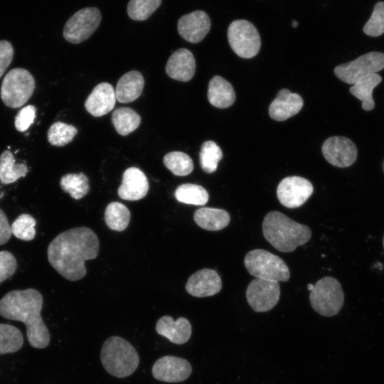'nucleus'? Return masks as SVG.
Returning a JSON list of instances; mask_svg holds the SVG:
<instances>
[{"instance_id":"22","label":"nucleus","mask_w":384,"mask_h":384,"mask_svg":"<svg viewBox=\"0 0 384 384\" xmlns=\"http://www.w3.org/2000/svg\"><path fill=\"white\" fill-rule=\"evenodd\" d=\"M144 85V78L139 71L127 72L117 82L114 90L116 100L121 103L134 101L141 95Z\"/></svg>"},{"instance_id":"29","label":"nucleus","mask_w":384,"mask_h":384,"mask_svg":"<svg viewBox=\"0 0 384 384\" xmlns=\"http://www.w3.org/2000/svg\"><path fill=\"white\" fill-rule=\"evenodd\" d=\"M60 188L70 196L78 200L87 195L90 191L88 178L83 174H68L60 181Z\"/></svg>"},{"instance_id":"25","label":"nucleus","mask_w":384,"mask_h":384,"mask_svg":"<svg viewBox=\"0 0 384 384\" xmlns=\"http://www.w3.org/2000/svg\"><path fill=\"white\" fill-rule=\"evenodd\" d=\"M381 81L380 75L373 73L361 78L350 88V92L362 102L364 110L370 111L375 107L373 90Z\"/></svg>"},{"instance_id":"1","label":"nucleus","mask_w":384,"mask_h":384,"mask_svg":"<svg viewBox=\"0 0 384 384\" xmlns=\"http://www.w3.org/2000/svg\"><path fill=\"white\" fill-rule=\"evenodd\" d=\"M99 240L93 230L78 227L58 235L47 250L50 265L64 278L77 281L86 274L85 262L99 252Z\"/></svg>"},{"instance_id":"9","label":"nucleus","mask_w":384,"mask_h":384,"mask_svg":"<svg viewBox=\"0 0 384 384\" xmlns=\"http://www.w3.org/2000/svg\"><path fill=\"white\" fill-rule=\"evenodd\" d=\"M101 20L102 15L97 8L82 9L68 20L63 28V36L71 43H80L95 31Z\"/></svg>"},{"instance_id":"35","label":"nucleus","mask_w":384,"mask_h":384,"mask_svg":"<svg viewBox=\"0 0 384 384\" xmlns=\"http://www.w3.org/2000/svg\"><path fill=\"white\" fill-rule=\"evenodd\" d=\"M161 0H130L127 14L134 21L147 19L161 5Z\"/></svg>"},{"instance_id":"6","label":"nucleus","mask_w":384,"mask_h":384,"mask_svg":"<svg viewBox=\"0 0 384 384\" xmlns=\"http://www.w3.org/2000/svg\"><path fill=\"white\" fill-rule=\"evenodd\" d=\"M35 80L29 71L17 68L11 70L4 77L1 87V98L11 108L23 105L32 96Z\"/></svg>"},{"instance_id":"2","label":"nucleus","mask_w":384,"mask_h":384,"mask_svg":"<svg viewBox=\"0 0 384 384\" xmlns=\"http://www.w3.org/2000/svg\"><path fill=\"white\" fill-rule=\"evenodd\" d=\"M43 302L42 294L33 288L12 290L0 299V315L24 323L28 341L37 348H46L50 342L49 331L41 316Z\"/></svg>"},{"instance_id":"18","label":"nucleus","mask_w":384,"mask_h":384,"mask_svg":"<svg viewBox=\"0 0 384 384\" xmlns=\"http://www.w3.org/2000/svg\"><path fill=\"white\" fill-rule=\"evenodd\" d=\"M115 91L108 82H101L95 87L85 102L86 110L94 117L103 116L114 108Z\"/></svg>"},{"instance_id":"33","label":"nucleus","mask_w":384,"mask_h":384,"mask_svg":"<svg viewBox=\"0 0 384 384\" xmlns=\"http://www.w3.org/2000/svg\"><path fill=\"white\" fill-rule=\"evenodd\" d=\"M77 133L75 127L62 122H56L48 131V141L53 146H63L71 142Z\"/></svg>"},{"instance_id":"10","label":"nucleus","mask_w":384,"mask_h":384,"mask_svg":"<svg viewBox=\"0 0 384 384\" xmlns=\"http://www.w3.org/2000/svg\"><path fill=\"white\" fill-rule=\"evenodd\" d=\"M384 68V53L370 52L334 68L336 76L346 83L353 85L358 79L377 73Z\"/></svg>"},{"instance_id":"31","label":"nucleus","mask_w":384,"mask_h":384,"mask_svg":"<svg viewBox=\"0 0 384 384\" xmlns=\"http://www.w3.org/2000/svg\"><path fill=\"white\" fill-rule=\"evenodd\" d=\"M23 337L16 327L0 324V354L14 353L23 346Z\"/></svg>"},{"instance_id":"21","label":"nucleus","mask_w":384,"mask_h":384,"mask_svg":"<svg viewBox=\"0 0 384 384\" xmlns=\"http://www.w3.org/2000/svg\"><path fill=\"white\" fill-rule=\"evenodd\" d=\"M156 330L159 334L176 344L185 343L191 335V325L188 320L183 317H179L174 321L169 316H164L158 320Z\"/></svg>"},{"instance_id":"44","label":"nucleus","mask_w":384,"mask_h":384,"mask_svg":"<svg viewBox=\"0 0 384 384\" xmlns=\"http://www.w3.org/2000/svg\"><path fill=\"white\" fill-rule=\"evenodd\" d=\"M383 246H384V238H383Z\"/></svg>"},{"instance_id":"28","label":"nucleus","mask_w":384,"mask_h":384,"mask_svg":"<svg viewBox=\"0 0 384 384\" xmlns=\"http://www.w3.org/2000/svg\"><path fill=\"white\" fill-rule=\"evenodd\" d=\"M130 211L122 203L112 202L105 211V220L109 228L122 231L127 228L130 220Z\"/></svg>"},{"instance_id":"41","label":"nucleus","mask_w":384,"mask_h":384,"mask_svg":"<svg viewBox=\"0 0 384 384\" xmlns=\"http://www.w3.org/2000/svg\"><path fill=\"white\" fill-rule=\"evenodd\" d=\"M11 225L5 213L0 208V245L6 243L11 236Z\"/></svg>"},{"instance_id":"32","label":"nucleus","mask_w":384,"mask_h":384,"mask_svg":"<svg viewBox=\"0 0 384 384\" xmlns=\"http://www.w3.org/2000/svg\"><path fill=\"white\" fill-rule=\"evenodd\" d=\"M164 164L176 176H186L193 170L191 158L182 151H172L164 157Z\"/></svg>"},{"instance_id":"13","label":"nucleus","mask_w":384,"mask_h":384,"mask_svg":"<svg viewBox=\"0 0 384 384\" xmlns=\"http://www.w3.org/2000/svg\"><path fill=\"white\" fill-rule=\"evenodd\" d=\"M322 154L331 164L337 167H348L356 160L358 150L355 144L344 137H331L322 145Z\"/></svg>"},{"instance_id":"40","label":"nucleus","mask_w":384,"mask_h":384,"mask_svg":"<svg viewBox=\"0 0 384 384\" xmlns=\"http://www.w3.org/2000/svg\"><path fill=\"white\" fill-rule=\"evenodd\" d=\"M14 57V48L7 41H0V78L11 64Z\"/></svg>"},{"instance_id":"27","label":"nucleus","mask_w":384,"mask_h":384,"mask_svg":"<svg viewBox=\"0 0 384 384\" xmlns=\"http://www.w3.org/2000/svg\"><path fill=\"white\" fill-rule=\"evenodd\" d=\"M112 122L118 134L126 136L138 128L141 117L131 108L119 107L113 112Z\"/></svg>"},{"instance_id":"38","label":"nucleus","mask_w":384,"mask_h":384,"mask_svg":"<svg viewBox=\"0 0 384 384\" xmlns=\"http://www.w3.org/2000/svg\"><path fill=\"white\" fill-rule=\"evenodd\" d=\"M17 269L14 255L6 250L0 251V283L10 278Z\"/></svg>"},{"instance_id":"20","label":"nucleus","mask_w":384,"mask_h":384,"mask_svg":"<svg viewBox=\"0 0 384 384\" xmlns=\"http://www.w3.org/2000/svg\"><path fill=\"white\" fill-rule=\"evenodd\" d=\"M303 104L299 95L282 89L270 105L269 115L276 121H284L297 114Z\"/></svg>"},{"instance_id":"36","label":"nucleus","mask_w":384,"mask_h":384,"mask_svg":"<svg viewBox=\"0 0 384 384\" xmlns=\"http://www.w3.org/2000/svg\"><path fill=\"white\" fill-rule=\"evenodd\" d=\"M36 221L32 215L23 213L11 224V233L20 240H32L36 236Z\"/></svg>"},{"instance_id":"11","label":"nucleus","mask_w":384,"mask_h":384,"mask_svg":"<svg viewBox=\"0 0 384 384\" xmlns=\"http://www.w3.org/2000/svg\"><path fill=\"white\" fill-rule=\"evenodd\" d=\"M280 288L278 282L255 278L246 290L247 301L256 312L272 309L279 302Z\"/></svg>"},{"instance_id":"30","label":"nucleus","mask_w":384,"mask_h":384,"mask_svg":"<svg viewBox=\"0 0 384 384\" xmlns=\"http://www.w3.org/2000/svg\"><path fill=\"white\" fill-rule=\"evenodd\" d=\"M175 197L181 203L203 206L208 201V193L202 186L193 183L180 185L175 191Z\"/></svg>"},{"instance_id":"15","label":"nucleus","mask_w":384,"mask_h":384,"mask_svg":"<svg viewBox=\"0 0 384 384\" xmlns=\"http://www.w3.org/2000/svg\"><path fill=\"white\" fill-rule=\"evenodd\" d=\"M210 28V19L208 15L200 10L181 16L177 24L180 36L186 41L197 43L201 41Z\"/></svg>"},{"instance_id":"16","label":"nucleus","mask_w":384,"mask_h":384,"mask_svg":"<svg viewBox=\"0 0 384 384\" xmlns=\"http://www.w3.org/2000/svg\"><path fill=\"white\" fill-rule=\"evenodd\" d=\"M222 287L219 274L213 270L202 269L193 274L188 279L186 289L196 297H210L218 293Z\"/></svg>"},{"instance_id":"43","label":"nucleus","mask_w":384,"mask_h":384,"mask_svg":"<svg viewBox=\"0 0 384 384\" xmlns=\"http://www.w3.org/2000/svg\"><path fill=\"white\" fill-rule=\"evenodd\" d=\"M297 25H298V23H297V22L296 21H294L292 22V26H293V27L295 28V27L297 26Z\"/></svg>"},{"instance_id":"3","label":"nucleus","mask_w":384,"mask_h":384,"mask_svg":"<svg viewBox=\"0 0 384 384\" xmlns=\"http://www.w3.org/2000/svg\"><path fill=\"white\" fill-rule=\"evenodd\" d=\"M265 238L276 250L290 252L298 246L307 242L311 235V230L298 223L279 211H270L262 222Z\"/></svg>"},{"instance_id":"19","label":"nucleus","mask_w":384,"mask_h":384,"mask_svg":"<svg viewBox=\"0 0 384 384\" xmlns=\"http://www.w3.org/2000/svg\"><path fill=\"white\" fill-rule=\"evenodd\" d=\"M196 71V60L193 53L186 48H179L169 57L166 72L172 79L187 82L192 79Z\"/></svg>"},{"instance_id":"8","label":"nucleus","mask_w":384,"mask_h":384,"mask_svg":"<svg viewBox=\"0 0 384 384\" xmlns=\"http://www.w3.org/2000/svg\"><path fill=\"white\" fill-rule=\"evenodd\" d=\"M232 50L240 58H251L260 51L261 40L255 26L244 19L233 21L228 28Z\"/></svg>"},{"instance_id":"34","label":"nucleus","mask_w":384,"mask_h":384,"mask_svg":"<svg viewBox=\"0 0 384 384\" xmlns=\"http://www.w3.org/2000/svg\"><path fill=\"white\" fill-rule=\"evenodd\" d=\"M199 158L202 169L210 174L216 171L218 164L223 158V152L215 142L206 141L201 146Z\"/></svg>"},{"instance_id":"5","label":"nucleus","mask_w":384,"mask_h":384,"mask_svg":"<svg viewBox=\"0 0 384 384\" xmlns=\"http://www.w3.org/2000/svg\"><path fill=\"white\" fill-rule=\"evenodd\" d=\"M247 272L255 278L275 282H287L289 267L279 257L261 249L252 250L244 259Z\"/></svg>"},{"instance_id":"37","label":"nucleus","mask_w":384,"mask_h":384,"mask_svg":"<svg viewBox=\"0 0 384 384\" xmlns=\"http://www.w3.org/2000/svg\"><path fill=\"white\" fill-rule=\"evenodd\" d=\"M363 32L370 36L377 37L384 33V2L377 3L371 16L363 26Z\"/></svg>"},{"instance_id":"4","label":"nucleus","mask_w":384,"mask_h":384,"mask_svg":"<svg viewBox=\"0 0 384 384\" xmlns=\"http://www.w3.org/2000/svg\"><path fill=\"white\" fill-rule=\"evenodd\" d=\"M100 359L105 369L117 378H124L132 374L139 362L136 349L119 336L110 337L105 341Z\"/></svg>"},{"instance_id":"39","label":"nucleus","mask_w":384,"mask_h":384,"mask_svg":"<svg viewBox=\"0 0 384 384\" xmlns=\"http://www.w3.org/2000/svg\"><path fill=\"white\" fill-rule=\"evenodd\" d=\"M36 109L29 105L23 107L15 117V127L19 132H25L31 124H33L36 117Z\"/></svg>"},{"instance_id":"17","label":"nucleus","mask_w":384,"mask_h":384,"mask_svg":"<svg viewBox=\"0 0 384 384\" xmlns=\"http://www.w3.org/2000/svg\"><path fill=\"white\" fill-rule=\"evenodd\" d=\"M149 182L144 172L137 167H129L123 174L118 195L127 201H138L148 193Z\"/></svg>"},{"instance_id":"23","label":"nucleus","mask_w":384,"mask_h":384,"mask_svg":"<svg viewBox=\"0 0 384 384\" xmlns=\"http://www.w3.org/2000/svg\"><path fill=\"white\" fill-rule=\"evenodd\" d=\"M207 96L209 102L218 108L229 107L235 100V90L231 84L218 75L210 80Z\"/></svg>"},{"instance_id":"14","label":"nucleus","mask_w":384,"mask_h":384,"mask_svg":"<svg viewBox=\"0 0 384 384\" xmlns=\"http://www.w3.org/2000/svg\"><path fill=\"white\" fill-rule=\"evenodd\" d=\"M190 363L183 358L166 356L158 359L152 367V375L158 380L178 383L186 380L191 375Z\"/></svg>"},{"instance_id":"24","label":"nucleus","mask_w":384,"mask_h":384,"mask_svg":"<svg viewBox=\"0 0 384 384\" xmlns=\"http://www.w3.org/2000/svg\"><path fill=\"white\" fill-rule=\"evenodd\" d=\"M193 219L201 228L207 230H219L230 223L229 213L223 209L201 208L195 211Z\"/></svg>"},{"instance_id":"12","label":"nucleus","mask_w":384,"mask_h":384,"mask_svg":"<svg viewBox=\"0 0 384 384\" xmlns=\"http://www.w3.org/2000/svg\"><path fill=\"white\" fill-rule=\"evenodd\" d=\"M313 192V186L309 180L293 176L286 177L279 182L277 196L284 206L295 208L302 206Z\"/></svg>"},{"instance_id":"7","label":"nucleus","mask_w":384,"mask_h":384,"mask_svg":"<svg viewBox=\"0 0 384 384\" xmlns=\"http://www.w3.org/2000/svg\"><path fill=\"white\" fill-rule=\"evenodd\" d=\"M312 308L324 316H332L338 313L344 302V295L339 282L334 277H325L319 279L309 294Z\"/></svg>"},{"instance_id":"26","label":"nucleus","mask_w":384,"mask_h":384,"mask_svg":"<svg viewBox=\"0 0 384 384\" xmlns=\"http://www.w3.org/2000/svg\"><path fill=\"white\" fill-rule=\"evenodd\" d=\"M28 173V167L24 164H15L12 153L5 150L0 156V181L9 184L24 177Z\"/></svg>"},{"instance_id":"42","label":"nucleus","mask_w":384,"mask_h":384,"mask_svg":"<svg viewBox=\"0 0 384 384\" xmlns=\"http://www.w3.org/2000/svg\"><path fill=\"white\" fill-rule=\"evenodd\" d=\"M314 288V285L312 284H309L307 285V289L309 290L310 292Z\"/></svg>"}]
</instances>
